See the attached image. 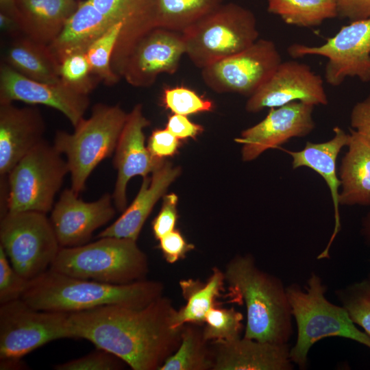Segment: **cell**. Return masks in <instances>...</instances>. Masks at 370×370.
I'll list each match as a JSON object with an SVG mask.
<instances>
[{"label":"cell","instance_id":"6da1fadb","mask_svg":"<svg viewBox=\"0 0 370 370\" xmlns=\"http://www.w3.org/2000/svg\"><path fill=\"white\" fill-rule=\"evenodd\" d=\"M175 310L162 295L141 308L109 305L69 313L68 327L72 338L89 341L134 370H159L180 344Z\"/></svg>","mask_w":370,"mask_h":370},{"label":"cell","instance_id":"7a4b0ae2","mask_svg":"<svg viewBox=\"0 0 370 370\" xmlns=\"http://www.w3.org/2000/svg\"><path fill=\"white\" fill-rule=\"evenodd\" d=\"M228 296L246 306L244 337L288 343L293 334V315L286 286L256 264L251 255L237 256L224 272Z\"/></svg>","mask_w":370,"mask_h":370},{"label":"cell","instance_id":"3957f363","mask_svg":"<svg viewBox=\"0 0 370 370\" xmlns=\"http://www.w3.org/2000/svg\"><path fill=\"white\" fill-rule=\"evenodd\" d=\"M163 285L143 280L113 284L84 280L47 269L29 280L21 299L35 309L73 313L119 305L143 308L162 295Z\"/></svg>","mask_w":370,"mask_h":370},{"label":"cell","instance_id":"277c9868","mask_svg":"<svg viewBox=\"0 0 370 370\" xmlns=\"http://www.w3.org/2000/svg\"><path fill=\"white\" fill-rule=\"evenodd\" d=\"M327 286L321 278L312 272L306 285L286 286L293 318L297 328V340L291 347L290 356L300 369L308 365V356L314 343L327 337L352 340L370 349V336L359 330L343 306L325 297Z\"/></svg>","mask_w":370,"mask_h":370},{"label":"cell","instance_id":"5b68a950","mask_svg":"<svg viewBox=\"0 0 370 370\" xmlns=\"http://www.w3.org/2000/svg\"><path fill=\"white\" fill-rule=\"evenodd\" d=\"M49 269L74 278L127 284L145 279L148 260L136 241L101 237L90 243L60 247Z\"/></svg>","mask_w":370,"mask_h":370},{"label":"cell","instance_id":"8992f818","mask_svg":"<svg viewBox=\"0 0 370 370\" xmlns=\"http://www.w3.org/2000/svg\"><path fill=\"white\" fill-rule=\"evenodd\" d=\"M182 34L185 54L200 69L241 52L259 36L254 14L232 2L223 3Z\"/></svg>","mask_w":370,"mask_h":370},{"label":"cell","instance_id":"52a82bcc","mask_svg":"<svg viewBox=\"0 0 370 370\" xmlns=\"http://www.w3.org/2000/svg\"><path fill=\"white\" fill-rule=\"evenodd\" d=\"M127 114L119 106L97 104L73 133L57 132L54 147L66 156L71 188L79 194L94 169L115 151Z\"/></svg>","mask_w":370,"mask_h":370},{"label":"cell","instance_id":"ba28073f","mask_svg":"<svg viewBox=\"0 0 370 370\" xmlns=\"http://www.w3.org/2000/svg\"><path fill=\"white\" fill-rule=\"evenodd\" d=\"M68 172L61 153L43 140L8 174L7 211L47 213Z\"/></svg>","mask_w":370,"mask_h":370},{"label":"cell","instance_id":"9c48e42d","mask_svg":"<svg viewBox=\"0 0 370 370\" xmlns=\"http://www.w3.org/2000/svg\"><path fill=\"white\" fill-rule=\"evenodd\" d=\"M0 242L12 267L27 280L49 269L61 247L50 219L36 211L4 213Z\"/></svg>","mask_w":370,"mask_h":370},{"label":"cell","instance_id":"30bf717a","mask_svg":"<svg viewBox=\"0 0 370 370\" xmlns=\"http://www.w3.org/2000/svg\"><path fill=\"white\" fill-rule=\"evenodd\" d=\"M69 313L37 310L21 298L0 306V358H21L44 345L72 338Z\"/></svg>","mask_w":370,"mask_h":370},{"label":"cell","instance_id":"8fae6325","mask_svg":"<svg viewBox=\"0 0 370 370\" xmlns=\"http://www.w3.org/2000/svg\"><path fill=\"white\" fill-rule=\"evenodd\" d=\"M293 58L320 56L328 59L325 79L332 86L349 77L370 81V18L352 21L319 46L295 43L287 49Z\"/></svg>","mask_w":370,"mask_h":370},{"label":"cell","instance_id":"7c38bea8","mask_svg":"<svg viewBox=\"0 0 370 370\" xmlns=\"http://www.w3.org/2000/svg\"><path fill=\"white\" fill-rule=\"evenodd\" d=\"M282 62L275 44L258 38L241 52L201 69V75L205 84L216 92L249 97Z\"/></svg>","mask_w":370,"mask_h":370},{"label":"cell","instance_id":"4fadbf2b","mask_svg":"<svg viewBox=\"0 0 370 370\" xmlns=\"http://www.w3.org/2000/svg\"><path fill=\"white\" fill-rule=\"evenodd\" d=\"M185 52L182 32L154 27L141 36L112 69L130 85L148 87L160 74L175 73Z\"/></svg>","mask_w":370,"mask_h":370},{"label":"cell","instance_id":"5bb4252c","mask_svg":"<svg viewBox=\"0 0 370 370\" xmlns=\"http://www.w3.org/2000/svg\"><path fill=\"white\" fill-rule=\"evenodd\" d=\"M293 101L313 106L327 105L328 97L321 77L308 64L295 60L282 62L270 77L249 97L245 110L257 113Z\"/></svg>","mask_w":370,"mask_h":370},{"label":"cell","instance_id":"9a60e30c","mask_svg":"<svg viewBox=\"0 0 370 370\" xmlns=\"http://www.w3.org/2000/svg\"><path fill=\"white\" fill-rule=\"evenodd\" d=\"M314 106L301 101L270 108L260 122L243 130L235 141L243 145L242 159L249 162L269 149L279 147L293 138L304 137L315 127Z\"/></svg>","mask_w":370,"mask_h":370},{"label":"cell","instance_id":"2e32d148","mask_svg":"<svg viewBox=\"0 0 370 370\" xmlns=\"http://www.w3.org/2000/svg\"><path fill=\"white\" fill-rule=\"evenodd\" d=\"M21 101L61 112L75 127L89 105L88 94L61 81L49 84L29 79L4 62L0 66V103Z\"/></svg>","mask_w":370,"mask_h":370},{"label":"cell","instance_id":"e0dca14e","mask_svg":"<svg viewBox=\"0 0 370 370\" xmlns=\"http://www.w3.org/2000/svg\"><path fill=\"white\" fill-rule=\"evenodd\" d=\"M112 197L105 194L97 201L86 202L72 188L65 189L54 206L50 221L61 247L86 244L92 233L115 214Z\"/></svg>","mask_w":370,"mask_h":370},{"label":"cell","instance_id":"ac0fdd59","mask_svg":"<svg viewBox=\"0 0 370 370\" xmlns=\"http://www.w3.org/2000/svg\"><path fill=\"white\" fill-rule=\"evenodd\" d=\"M149 124L143 115L142 105L138 103L127 114L120 134L113 161L117 179L112 196L119 211L126 208V187L131 178L136 175L145 177L164 162L154 158L145 145L143 129Z\"/></svg>","mask_w":370,"mask_h":370},{"label":"cell","instance_id":"d6986e66","mask_svg":"<svg viewBox=\"0 0 370 370\" xmlns=\"http://www.w3.org/2000/svg\"><path fill=\"white\" fill-rule=\"evenodd\" d=\"M212 370H292L288 343L239 337L210 342Z\"/></svg>","mask_w":370,"mask_h":370},{"label":"cell","instance_id":"ffe728a7","mask_svg":"<svg viewBox=\"0 0 370 370\" xmlns=\"http://www.w3.org/2000/svg\"><path fill=\"white\" fill-rule=\"evenodd\" d=\"M45 124L40 112L0 103V174L8 175L34 147L43 140Z\"/></svg>","mask_w":370,"mask_h":370},{"label":"cell","instance_id":"44dd1931","mask_svg":"<svg viewBox=\"0 0 370 370\" xmlns=\"http://www.w3.org/2000/svg\"><path fill=\"white\" fill-rule=\"evenodd\" d=\"M333 132L334 136L329 140L319 143L308 141L299 151L281 148L291 156L293 169L304 166L311 169L324 179L330 189L334 206V226L327 245L317 256L319 260L330 258V247L341 227L338 199L341 182L336 169V160L341 149L347 146L349 134L339 126L334 127Z\"/></svg>","mask_w":370,"mask_h":370},{"label":"cell","instance_id":"7402d4cb","mask_svg":"<svg viewBox=\"0 0 370 370\" xmlns=\"http://www.w3.org/2000/svg\"><path fill=\"white\" fill-rule=\"evenodd\" d=\"M180 169L168 162L156 169L151 177H143L138 193L131 205L110 225L97 236L137 240L141 229L156 203L177 177Z\"/></svg>","mask_w":370,"mask_h":370},{"label":"cell","instance_id":"603a6c76","mask_svg":"<svg viewBox=\"0 0 370 370\" xmlns=\"http://www.w3.org/2000/svg\"><path fill=\"white\" fill-rule=\"evenodd\" d=\"M95 8L112 24L123 28L112 58L118 63L145 34L156 27L155 0H91Z\"/></svg>","mask_w":370,"mask_h":370},{"label":"cell","instance_id":"cb8c5ba5","mask_svg":"<svg viewBox=\"0 0 370 370\" xmlns=\"http://www.w3.org/2000/svg\"><path fill=\"white\" fill-rule=\"evenodd\" d=\"M78 0H15L17 19L29 39L50 45L78 7Z\"/></svg>","mask_w":370,"mask_h":370},{"label":"cell","instance_id":"d4e9b609","mask_svg":"<svg viewBox=\"0 0 370 370\" xmlns=\"http://www.w3.org/2000/svg\"><path fill=\"white\" fill-rule=\"evenodd\" d=\"M349 134L347 151L338 171L339 204L370 206V143L352 128Z\"/></svg>","mask_w":370,"mask_h":370},{"label":"cell","instance_id":"484cf974","mask_svg":"<svg viewBox=\"0 0 370 370\" xmlns=\"http://www.w3.org/2000/svg\"><path fill=\"white\" fill-rule=\"evenodd\" d=\"M113 25L91 0L79 1L59 35L48 47L60 64L68 56L86 53L90 45Z\"/></svg>","mask_w":370,"mask_h":370},{"label":"cell","instance_id":"4316f807","mask_svg":"<svg viewBox=\"0 0 370 370\" xmlns=\"http://www.w3.org/2000/svg\"><path fill=\"white\" fill-rule=\"evenodd\" d=\"M4 59L5 63L29 79L49 84L62 81L60 63L48 45L26 36L16 38L8 47Z\"/></svg>","mask_w":370,"mask_h":370},{"label":"cell","instance_id":"83f0119b","mask_svg":"<svg viewBox=\"0 0 370 370\" xmlns=\"http://www.w3.org/2000/svg\"><path fill=\"white\" fill-rule=\"evenodd\" d=\"M225 274L219 268H213L206 282L198 280H181L180 286L186 304L175 310L173 317V327L181 329L187 323L203 325L209 310L217 304L216 299L223 291Z\"/></svg>","mask_w":370,"mask_h":370},{"label":"cell","instance_id":"f1b7e54d","mask_svg":"<svg viewBox=\"0 0 370 370\" xmlns=\"http://www.w3.org/2000/svg\"><path fill=\"white\" fill-rule=\"evenodd\" d=\"M199 325L187 323L182 326L181 341L177 350L171 355L159 370L212 369L210 346L203 336Z\"/></svg>","mask_w":370,"mask_h":370},{"label":"cell","instance_id":"f546056e","mask_svg":"<svg viewBox=\"0 0 370 370\" xmlns=\"http://www.w3.org/2000/svg\"><path fill=\"white\" fill-rule=\"evenodd\" d=\"M267 11L288 25L301 27L320 25L338 16L335 0H267Z\"/></svg>","mask_w":370,"mask_h":370},{"label":"cell","instance_id":"4dcf8cb0","mask_svg":"<svg viewBox=\"0 0 370 370\" xmlns=\"http://www.w3.org/2000/svg\"><path fill=\"white\" fill-rule=\"evenodd\" d=\"M224 0H155L156 26L182 32Z\"/></svg>","mask_w":370,"mask_h":370},{"label":"cell","instance_id":"1f68e13d","mask_svg":"<svg viewBox=\"0 0 370 370\" xmlns=\"http://www.w3.org/2000/svg\"><path fill=\"white\" fill-rule=\"evenodd\" d=\"M123 28L122 22L114 24L94 41L86 51L92 73L108 85H113L120 79L113 71L111 62Z\"/></svg>","mask_w":370,"mask_h":370},{"label":"cell","instance_id":"d6a6232c","mask_svg":"<svg viewBox=\"0 0 370 370\" xmlns=\"http://www.w3.org/2000/svg\"><path fill=\"white\" fill-rule=\"evenodd\" d=\"M243 315L234 308L216 305L206 314L203 336L208 342L229 341L241 336Z\"/></svg>","mask_w":370,"mask_h":370},{"label":"cell","instance_id":"836d02e7","mask_svg":"<svg viewBox=\"0 0 370 370\" xmlns=\"http://www.w3.org/2000/svg\"><path fill=\"white\" fill-rule=\"evenodd\" d=\"M335 295L353 322L370 336V278L337 289Z\"/></svg>","mask_w":370,"mask_h":370},{"label":"cell","instance_id":"e575fe53","mask_svg":"<svg viewBox=\"0 0 370 370\" xmlns=\"http://www.w3.org/2000/svg\"><path fill=\"white\" fill-rule=\"evenodd\" d=\"M162 101L164 107L173 113L185 116L211 112L214 108L211 100L184 86L164 88Z\"/></svg>","mask_w":370,"mask_h":370},{"label":"cell","instance_id":"d590c367","mask_svg":"<svg viewBox=\"0 0 370 370\" xmlns=\"http://www.w3.org/2000/svg\"><path fill=\"white\" fill-rule=\"evenodd\" d=\"M60 75L62 82L86 94L95 85L86 53H73L63 59Z\"/></svg>","mask_w":370,"mask_h":370},{"label":"cell","instance_id":"8d00e7d4","mask_svg":"<svg viewBox=\"0 0 370 370\" xmlns=\"http://www.w3.org/2000/svg\"><path fill=\"white\" fill-rule=\"evenodd\" d=\"M126 365L114 354L100 348H97L82 357L64 363L56 365V370H117Z\"/></svg>","mask_w":370,"mask_h":370},{"label":"cell","instance_id":"74e56055","mask_svg":"<svg viewBox=\"0 0 370 370\" xmlns=\"http://www.w3.org/2000/svg\"><path fill=\"white\" fill-rule=\"evenodd\" d=\"M28 282L12 267L0 246V304L21 298Z\"/></svg>","mask_w":370,"mask_h":370},{"label":"cell","instance_id":"f35d334b","mask_svg":"<svg viewBox=\"0 0 370 370\" xmlns=\"http://www.w3.org/2000/svg\"><path fill=\"white\" fill-rule=\"evenodd\" d=\"M177 201L178 197L175 193L164 195L161 210L152 222L153 233L156 239H160L175 230L178 217Z\"/></svg>","mask_w":370,"mask_h":370},{"label":"cell","instance_id":"ab89813d","mask_svg":"<svg viewBox=\"0 0 370 370\" xmlns=\"http://www.w3.org/2000/svg\"><path fill=\"white\" fill-rule=\"evenodd\" d=\"M160 241L159 247L166 261L173 264L186 257V254L195 248L188 243L180 231L173 230Z\"/></svg>","mask_w":370,"mask_h":370},{"label":"cell","instance_id":"60d3db41","mask_svg":"<svg viewBox=\"0 0 370 370\" xmlns=\"http://www.w3.org/2000/svg\"><path fill=\"white\" fill-rule=\"evenodd\" d=\"M180 145V139L166 128L156 129L149 138L147 148L154 158L163 159L175 155Z\"/></svg>","mask_w":370,"mask_h":370},{"label":"cell","instance_id":"b9f144b4","mask_svg":"<svg viewBox=\"0 0 370 370\" xmlns=\"http://www.w3.org/2000/svg\"><path fill=\"white\" fill-rule=\"evenodd\" d=\"M350 125L352 129L370 143V94L354 106L350 114Z\"/></svg>","mask_w":370,"mask_h":370},{"label":"cell","instance_id":"7bdbcfd3","mask_svg":"<svg viewBox=\"0 0 370 370\" xmlns=\"http://www.w3.org/2000/svg\"><path fill=\"white\" fill-rule=\"evenodd\" d=\"M166 128L177 138H195L204 131L202 125L190 121L185 115L173 114L168 119Z\"/></svg>","mask_w":370,"mask_h":370},{"label":"cell","instance_id":"ee69618b","mask_svg":"<svg viewBox=\"0 0 370 370\" xmlns=\"http://www.w3.org/2000/svg\"><path fill=\"white\" fill-rule=\"evenodd\" d=\"M338 16L352 21L370 18V0H335Z\"/></svg>","mask_w":370,"mask_h":370},{"label":"cell","instance_id":"f6af8a7d","mask_svg":"<svg viewBox=\"0 0 370 370\" xmlns=\"http://www.w3.org/2000/svg\"><path fill=\"white\" fill-rule=\"evenodd\" d=\"M0 27L3 32L16 38L23 33L18 20L14 16L1 12H0Z\"/></svg>","mask_w":370,"mask_h":370},{"label":"cell","instance_id":"bcb514c9","mask_svg":"<svg viewBox=\"0 0 370 370\" xmlns=\"http://www.w3.org/2000/svg\"><path fill=\"white\" fill-rule=\"evenodd\" d=\"M26 365L21 358H10L1 359L0 369H24Z\"/></svg>","mask_w":370,"mask_h":370},{"label":"cell","instance_id":"7dc6e473","mask_svg":"<svg viewBox=\"0 0 370 370\" xmlns=\"http://www.w3.org/2000/svg\"><path fill=\"white\" fill-rule=\"evenodd\" d=\"M360 233L365 243L370 245V208L362 220Z\"/></svg>","mask_w":370,"mask_h":370},{"label":"cell","instance_id":"c3c4849f","mask_svg":"<svg viewBox=\"0 0 370 370\" xmlns=\"http://www.w3.org/2000/svg\"><path fill=\"white\" fill-rule=\"evenodd\" d=\"M1 12L10 14L17 18L15 0H0Z\"/></svg>","mask_w":370,"mask_h":370},{"label":"cell","instance_id":"681fc988","mask_svg":"<svg viewBox=\"0 0 370 370\" xmlns=\"http://www.w3.org/2000/svg\"><path fill=\"white\" fill-rule=\"evenodd\" d=\"M369 278H370V275H369Z\"/></svg>","mask_w":370,"mask_h":370},{"label":"cell","instance_id":"f907efd6","mask_svg":"<svg viewBox=\"0 0 370 370\" xmlns=\"http://www.w3.org/2000/svg\"><path fill=\"white\" fill-rule=\"evenodd\" d=\"M79 1V0H78Z\"/></svg>","mask_w":370,"mask_h":370}]
</instances>
